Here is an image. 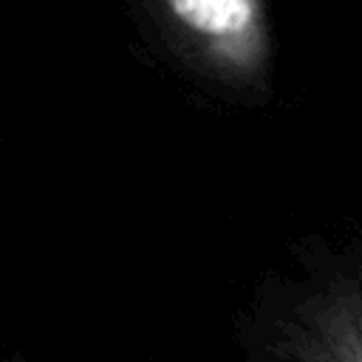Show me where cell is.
Listing matches in <instances>:
<instances>
[{
  "mask_svg": "<svg viewBox=\"0 0 362 362\" xmlns=\"http://www.w3.org/2000/svg\"><path fill=\"white\" fill-rule=\"evenodd\" d=\"M161 37L198 71L229 85L266 76L269 0H141Z\"/></svg>",
  "mask_w": 362,
  "mask_h": 362,
  "instance_id": "1",
  "label": "cell"
},
{
  "mask_svg": "<svg viewBox=\"0 0 362 362\" xmlns=\"http://www.w3.org/2000/svg\"><path fill=\"white\" fill-rule=\"evenodd\" d=\"M305 362H362V300L328 317L320 348L314 345Z\"/></svg>",
  "mask_w": 362,
  "mask_h": 362,
  "instance_id": "2",
  "label": "cell"
}]
</instances>
